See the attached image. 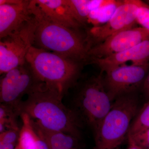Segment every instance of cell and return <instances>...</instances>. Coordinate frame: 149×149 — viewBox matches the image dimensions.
<instances>
[{
  "label": "cell",
  "instance_id": "1",
  "mask_svg": "<svg viewBox=\"0 0 149 149\" xmlns=\"http://www.w3.org/2000/svg\"><path fill=\"white\" fill-rule=\"evenodd\" d=\"M62 99L43 83L22 102L19 107L20 115L26 113L47 130L62 132L81 140V119L76 112L64 105Z\"/></svg>",
  "mask_w": 149,
  "mask_h": 149
},
{
  "label": "cell",
  "instance_id": "2",
  "mask_svg": "<svg viewBox=\"0 0 149 149\" xmlns=\"http://www.w3.org/2000/svg\"><path fill=\"white\" fill-rule=\"evenodd\" d=\"M30 8L36 21L34 46L82 63L88 60L86 38L78 31L51 21L40 12L33 1Z\"/></svg>",
  "mask_w": 149,
  "mask_h": 149
},
{
  "label": "cell",
  "instance_id": "3",
  "mask_svg": "<svg viewBox=\"0 0 149 149\" xmlns=\"http://www.w3.org/2000/svg\"><path fill=\"white\" fill-rule=\"evenodd\" d=\"M26 61L37 78L63 98L79 76L81 63L33 46Z\"/></svg>",
  "mask_w": 149,
  "mask_h": 149
},
{
  "label": "cell",
  "instance_id": "4",
  "mask_svg": "<svg viewBox=\"0 0 149 149\" xmlns=\"http://www.w3.org/2000/svg\"><path fill=\"white\" fill-rule=\"evenodd\" d=\"M139 101L135 93L118 97L109 112L94 130L93 149H120L128 138L132 121L138 113Z\"/></svg>",
  "mask_w": 149,
  "mask_h": 149
},
{
  "label": "cell",
  "instance_id": "5",
  "mask_svg": "<svg viewBox=\"0 0 149 149\" xmlns=\"http://www.w3.org/2000/svg\"><path fill=\"white\" fill-rule=\"evenodd\" d=\"M103 72L93 76L84 83L74 102L80 119L95 130L109 112L113 102L105 87Z\"/></svg>",
  "mask_w": 149,
  "mask_h": 149
},
{
  "label": "cell",
  "instance_id": "6",
  "mask_svg": "<svg viewBox=\"0 0 149 149\" xmlns=\"http://www.w3.org/2000/svg\"><path fill=\"white\" fill-rule=\"evenodd\" d=\"M35 17L20 29L1 39L0 73L4 74L24 64L30 48L34 45L36 28Z\"/></svg>",
  "mask_w": 149,
  "mask_h": 149
},
{
  "label": "cell",
  "instance_id": "7",
  "mask_svg": "<svg viewBox=\"0 0 149 149\" xmlns=\"http://www.w3.org/2000/svg\"><path fill=\"white\" fill-rule=\"evenodd\" d=\"M42 84L26 61L2 74L0 82L1 104L13 107L19 112V107L23 96L28 95Z\"/></svg>",
  "mask_w": 149,
  "mask_h": 149
},
{
  "label": "cell",
  "instance_id": "8",
  "mask_svg": "<svg viewBox=\"0 0 149 149\" xmlns=\"http://www.w3.org/2000/svg\"><path fill=\"white\" fill-rule=\"evenodd\" d=\"M149 71V63L143 65H122L105 72L104 83L112 101L123 95L135 93L143 86Z\"/></svg>",
  "mask_w": 149,
  "mask_h": 149
},
{
  "label": "cell",
  "instance_id": "9",
  "mask_svg": "<svg viewBox=\"0 0 149 149\" xmlns=\"http://www.w3.org/2000/svg\"><path fill=\"white\" fill-rule=\"evenodd\" d=\"M140 2V0L122 1L107 22L91 28L86 37L89 48L118 32L136 27Z\"/></svg>",
  "mask_w": 149,
  "mask_h": 149
},
{
  "label": "cell",
  "instance_id": "10",
  "mask_svg": "<svg viewBox=\"0 0 149 149\" xmlns=\"http://www.w3.org/2000/svg\"><path fill=\"white\" fill-rule=\"evenodd\" d=\"M148 39L149 32L143 27L125 29L91 47L88 52V60L104 58L120 53Z\"/></svg>",
  "mask_w": 149,
  "mask_h": 149
},
{
  "label": "cell",
  "instance_id": "11",
  "mask_svg": "<svg viewBox=\"0 0 149 149\" xmlns=\"http://www.w3.org/2000/svg\"><path fill=\"white\" fill-rule=\"evenodd\" d=\"M30 4V1L26 0H0L1 39L33 19Z\"/></svg>",
  "mask_w": 149,
  "mask_h": 149
},
{
  "label": "cell",
  "instance_id": "12",
  "mask_svg": "<svg viewBox=\"0 0 149 149\" xmlns=\"http://www.w3.org/2000/svg\"><path fill=\"white\" fill-rule=\"evenodd\" d=\"M88 60L91 63L97 65L102 72L125 64L127 62H131L134 65L147 64L149 63V39L120 53L104 58H90Z\"/></svg>",
  "mask_w": 149,
  "mask_h": 149
},
{
  "label": "cell",
  "instance_id": "13",
  "mask_svg": "<svg viewBox=\"0 0 149 149\" xmlns=\"http://www.w3.org/2000/svg\"><path fill=\"white\" fill-rule=\"evenodd\" d=\"M44 16L51 21L78 31L81 25L72 15L67 0H33Z\"/></svg>",
  "mask_w": 149,
  "mask_h": 149
},
{
  "label": "cell",
  "instance_id": "14",
  "mask_svg": "<svg viewBox=\"0 0 149 149\" xmlns=\"http://www.w3.org/2000/svg\"><path fill=\"white\" fill-rule=\"evenodd\" d=\"M20 117L22 125L18 143L22 149H49L46 142L35 130L29 116L22 113Z\"/></svg>",
  "mask_w": 149,
  "mask_h": 149
},
{
  "label": "cell",
  "instance_id": "15",
  "mask_svg": "<svg viewBox=\"0 0 149 149\" xmlns=\"http://www.w3.org/2000/svg\"><path fill=\"white\" fill-rule=\"evenodd\" d=\"M72 15L81 25L89 20L91 12L108 2V0H67Z\"/></svg>",
  "mask_w": 149,
  "mask_h": 149
},
{
  "label": "cell",
  "instance_id": "16",
  "mask_svg": "<svg viewBox=\"0 0 149 149\" xmlns=\"http://www.w3.org/2000/svg\"><path fill=\"white\" fill-rule=\"evenodd\" d=\"M20 116L17 110L13 107L1 104L0 105V133L10 129L19 130L17 118Z\"/></svg>",
  "mask_w": 149,
  "mask_h": 149
},
{
  "label": "cell",
  "instance_id": "17",
  "mask_svg": "<svg viewBox=\"0 0 149 149\" xmlns=\"http://www.w3.org/2000/svg\"><path fill=\"white\" fill-rule=\"evenodd\" d=\"M149 128V99L133 119L129 134L133 135Z\"/></svg>",
  "mask_w": 149,
  "mask_h": 149
},
{
  "label": "cell",
  "instance_id": "18",
  "mask_svg": "<svg viewBox=\"0 0 149 149\" xmlns=\"http://www.w3.org/2000/svg\"><path fill=\"white\" fill-rule=\"evenodd\" d=\"M136 22L149 32V5L143 1H140L137 10Z\"/></svg>",
  "mask_w": 149,
  "mask_h": 149
},
{
  "label": "cell",
  "instance_id": "19",
  "mask_svg": "<svg viewBox=\"0 0 149 149\" xmlns=\"http://www.w3.org/2000/svg\"><path fill=\"white\" fill-rule=\"evenodd\" d=\"M20 130L10 129L0 133V145L17 146L19 140Z\"/></svg>",
  "mask_w": 149,
  "mask_h": 149
},
{
  "label": "cell",
  "instance_id": "20",
  "mask_svg": "<svg viewBox=\"0 0 149 149\" xmlns=\"http://www.w3.org/2000/svg\"><path fill=\"white\" fill-rule=\"evenodd\" d=\"M133 142L142 149H149V128L130 135L128 134Z\"/></svg>",
  "mask_w": 149,
  "mask_h": 149
},
{
  "label": "cell",
  "instance_id": "21",
  "mask_svg": "<svg viewBox=\"0 0 149 149\" xmlns=\"http://www.w3.org/2000/svg\"><path fill=\"white\" fill-rule=\"evenodd\" d=\"M143 91L144 95L147 98L149 99V71L143 84Z\"/></svg>",
  "mask_w": 149,
  "mask_h": 149
},
{
  "label": "cell",
  "instance_id": "22",
  "mask_svg": "<svg viewBox=\"0 0 149 149\" xmlns=\"http://www.w3.org/2000/svg\"><path fill=\"white\" fill-rule=\"evenodd\" d=\"M128 149H142L137 145L131 139V138L128 136Z\"/></svg>",
  "mask_w": 149,
  "mask_h": 149
},
{
  "label": "cell",
  "instance_id": "23",
  "mask_svg": "<svg viewBox=\"0 0 149 149\" xmlns=\"http://www.w3.org/2000/svg\"><path fill=\"white\" fill-rule=\"evenodd\" d=\"M15 149H22V148L18 143V145H17V146L16 148Z\"/></svg>",
  "mask_w": 149,
  "mask_h": 149
},
{
  "label": "cell",
  "instance_id": "24",
  "mask_svg": "<svg viewBox=\"0 0 149 149\" xmlns=\"http://www.w3.org/2000/svg\"><path fill=\"white\" fill-rule=\"evenodd\" d=\"M144 1L149 5V0H146V1Z\"/></svg>",
  "mask_w": 149,
  "mask_h": 149
}]
</instances>
